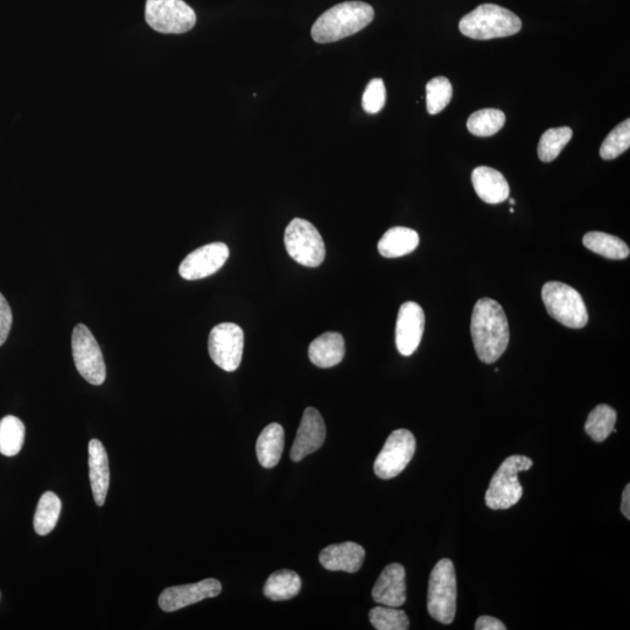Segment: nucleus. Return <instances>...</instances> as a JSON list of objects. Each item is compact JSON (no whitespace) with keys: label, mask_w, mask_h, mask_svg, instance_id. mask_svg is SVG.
Listing matches in <instances>:
<instances>
[{"label":"nucleus","mask_w":630,"mask_h":630,"mask_svg":"<svg viewBox=\"0 0 630 630\" xmlns=\"http://www.w3.org/2000/svg\"><path fill=\"white\" fill-rule=\"evenodd\" d=\"M229 258L227 244L216 242L203 245L189 254L179 266L180 276L198 280L214 275Z\"/></svg>","instance_id":"f8f14e48"},{"label":"nucleus","mask_w":630,"mask_h":630,"mask_svg":"<svg viewBox=\"0 0 630 630\" xmlns=\"http://www.w3.org/2000/svg\"><path fill=\"white\" fill-rule=\"evenodd\" d=\"M301 590V579L291 570L272 573L264 585V595L273 601L290 600L297 597Z\"/></svg>","instance_id":"5701e85b"},{"label":"nucleus","mask_w":630,"mask_h":630,"mask_svg":"<svg viewBox=\"0 0 630 630\" xmlns=\"http://www.w3.org/2000/svg\"><path fill=\"white\" fill-rule=\"evenodd\" d=\"M425 328L423 308L413 301L404 303L399 308L396 324V346L403 356L416 352L422 341Z\"/></svg>","instance_id":"4468645a"},{"label":"nucleus","mask_w":630,"mask_h":630,"mask_svg":"<svg viewBox=\"0 0 630 630\" xmlns=\"http://www.w3.org/2000/svg\"><path fill=\"white\" fill-rule=\"evenodd\" d=\"M285 247L297 263L307 268H317L326 257L324 238L311 222L294 219L286 227Z\"/></svg>","instance_id":"0eeeda50"},{"label":"nucleus","mask_w":630,"mask_h":630,"mask_svg":"<svg viewBox=\"0 0 630 630\" xmlns=\"http://www.w3.org/2000/svg\"><path fill=\"white\" fill-rule=\"evenodd\" d=\"M12 322L13 315L11 307L3 294L0 293V347H2L7 338H9Z\"/></svg>","instance_id":"72a5a7b5"},{"label":"nucleus","mask_w":630,"mask_h":630,"mask_svg":"<svg viewBox=\"0 0 630 630\" xmlns=\"http://www.w3.org/2000/svg\"><path fill=\"white\" fill-rule=\"evenodd\" d=\"M542 299L551 318L565 327L579 329L586 326L588 313L583 297L573 287L560 282L543 286Z\"/></svg>","instance_id":"423d86ee"},{"label":"nucleus","mask_w":630,"mask_h":630,"mask_svg":"<svg viewBox=\"0 0 630 630\" xmlns=\"http://www.w3.org/2000/svg\"><path fill=\"white\" fill-rule=\"evenodd\" d=\"M244 347L243 329L233 322H223L209 334V355L217 367L224 371H235L242 362Z\"/></svg>","instance_id":"9b49d317"},{"label":"nucleus","mask_w":630,"mask_h":630,"mask_svg":"<svg viewBox=\"0 0 630 630\" xmlns=\"http://www.w3.org/2000/svg\"><path fill=\"white\" fill-rule=\"evenodd\" d=\"M285 434L283 426L272 423L265 427L257 439L256 453L259 464L264 468L278 465L284 451Z\"/></svg>","instance_id":"412c9836"},{"label":"nucleus","mask_w":630,"mask_h":630,"mask_svg":"<svg viewBox=\"0 0 630 630\" xmlns=\"http://www.w3.org/2000/svg\"><path fill=\"white\" fill-rule=\"evenodd\" d=\"M326 439L325 420L314 408H307L299 425L296 440L291 448V459L298 462L318 451Z\"/></svg>","instance_id":"2eb2a0df"},{"label":"nucleus","mask_w":630,"mask_h":630,"mask_svg":"<svg viewBox=\"0 0 630 630\" xmlns=\"http://www.w3.org/2000/svg\"><path fill=\"white\" fill-rule=\"evenodd\" d=\"M375 11L367 3L346 2L322 13L312 26V38L318 44H329L354 35L374 20Z\"/></svg>","instance_id":"f03ea898"},{"label":"nucleus","mask_w":630,"mask_h":630,"mask_svg":"<svg viewBox=\"0 0 630 630\" xmlns=\"http://www.w3.org/2000/svg\"><path fill=\"white\" fill-rule=\"evenodd\" d=\"M145 19L164 34L186 33L196 24V14L184 0H146Z\"/></svg>","instance_id":"6e6552de"},{"label":"nucleus","mask_w":630,"mask_h":630,"mask_svg":"<svg viewBox=\"0 0 630 630\" xmlns=\"http://www.w3.org/2000/svg\"><path fill=\"white\" fill-rule=\"evenodd\" d=\"M476 630H506L507 627L500 620L493 618V616L482 615L475 622Z\"/></svg>","instance_id":"f704fd0d"},{"label":"nucleus","mask_w":630,"mask_h":630,"mask_svg":"<svg viewBox=\"0 0 630 630\" xmlns=\"http://www.w3.org/2000/svg\"><path fill=\"white\" fill-rule=\"evenodd\" d=\"M25 441V425L18 417L6 416L0 420V453L14 457Z\"/></svg>","instance_id":"a878e982"},{"label":"nucleus","mask_w":630,"mask_h":630,"mask_svg":"<svg viewBox=\"0 0 630 630\" xmlns=\"http://www.w3.org/2000/svg\"><path fill=\"white\" fill-rule=\"evenodd\" d=\"M371 625L377 630H406L410 628L408 615L402 609L378 606L369 613Z\"/></svg>","instance_id":"c756f323"},{"label":"nucleus","mask_w":630,"mask_h":630,"mask_svg":"<svg viewBox=\"0 0 630 630\" xmlns=\"http://www.w3.org/2000/svg\"><path fill=\"white\" fill-rule=\"evenodd\" d=\"M583 243L588 250L608 259H626L630 255V250L626 242L621 238L600 233V231H591L583 238Z\"/></svg>","instance_id":"b1692460"},{"label":"nucleus","mask_w":630,"mask_h":630,"mask_svg":"<svg viewBox=\"0 0 630 630\" xmlns=\"http://www.w3.org/2000/svg\"><path fill=\"white\" fill-rule=\"evenodd\" d=\"M62 504L58 497L52 492L42 494L37 511L34 515V529L40 536H46L52 532L59 521Z\"/></svg>","instance_id":"393cba45"},{"label":"nucleus","mask_w":630,"mask_h":630,"mask_svg":"<svg viewBox=\"0 0 630 630\" xmlns=\"http://www.w3.org/2000/svg\"><path fill=\"white\" fill-rule=\"evenodd\" d=\"M522 21L504 7L482 4L460 20L459 30L475 40L506 38L521 31Z\"/></svg>","instance_id":"7ed1b4c3"},{"label":"nucleus","mask_w":630,"mask_h":630,"mask_svg":"<svg viewBox=\"0 0 630 630\" xmlns=\"http://www.w3.org/2000/svg\"><path fill=\"white\" fill-rule=\"evenodd\" d=\"M506 123V115L497 109H483L474 112L467 121V129L474 136L490 137L499 132Z\"/></svg>","instance_id":"cd10ccee"},{"label":"nucleus","mask_w":630,"mask_h":630,"mask_svg":"<svg viewBox=\"0 0 630 630\" xmlns=\"http://www.w3.org/2000/svg\"><path fill=\"white\" fill-rule=\"evenodd\" d=\"M510 205H515V200H510Z\"/></svg>","instance_id":"e433bc0d"},{"label":"nucleus","mask_w":630,"mask_h":630,"mask_svg":"<svg viewBox=\"0 0 630 630\" xmlns=\"http://www.w3.org/2000/svg\"><path fill=\"white\" fill-rule=\"evenodd\" d=\"M621 511H622L623 516H625L627 520H630V485L629 483L626 486V488L623 489Z\"/></svg>","instance_id":"c9c22d12"},{"label":"nucleus","mask_w":630,"mask_h":630,"mask_svg":"<svg viewBox=\"0 0 630 630\" xmlns=\"http://www.w3.org/2000/svg\"><path fill=\"white\" fill-rule=\"evenodd\" d=\"M472 182L479 198L490 205H497L509 198L508 181L494 168L487 166L475 168L472 173Z\"/></svg>","instance_id":"6ab92c4d"},{"label":"nucleus","mask_w":630,"mask_h":630,"mask_svg":"<svg viewBox=\"0 0 630 630\" xmlns=\"http://www.w3.org/2000/svg\"><path fill=\"white\" fill-rule=\"evenodd\" d=\"M532 465L534 461L524 455H511L504 460L490 480L485 496L488 508L506 510L515 506L523 495L518 473L529 471Z\"/></svg>","instance_id":"39448f33"},{"label":"nucleus","mask_w":630,"mask_h":630,"mask_svg":"<svg viewBox=\"0 0 630 630\" xmlns=\"http://www.w3.org/2000/svg\"><path fill=\"white\" fill-rule=\"evenodd\" d=\"M471 333L476 355L492 364L506 352L510 340L509 324L502 306L494 299L482 298L475 304Z\"/></svg>","instance_id":"f257e3e1"},{"label":"nucleus","mask_w":630,"mask_h":630,"mask_svg":"<svg viewBox=\"0 0 630 630\" xmlns=\"http://www.w3.org/2000/svg\"><path fill=\"white\" fill-rule=\"evenodd\" d=\"M385 100H387V93H385L383 80H371L362 97L363 110L367 114L375 115L383 109Z\"/></svg>","instance_id":"473e14b6"},{"label":"nucleus","mask_w":630,"mask_h":630,"mask_svg":"<svg viewBox=\"0 0 630 630\" xmlns=\"http://www.w3.org/2000/svg\"><path fill=\"white\" fill-rule=\"evenodd\" d=\"M345 352V339L335 332L321 334L308 348L311 362L319 368L338 366L345 357Z\"/></svg>","instance_id":"aec40b11"},{"label":"nucleus","mask_w":630,"mask_h":630,"mask_svg":"<svg viewBox=\"0 0 630 630\" xmlns=\"http://www.w3.org/2000/svg\"><path fill=\"white\" fill-rule=\"evenodd\" d=\"M457 576L451 559H441L433 567L427 592V611L434 620L451 625L457 613Z\"/></svg>","instance_id":"20e7f679"},{"label":"nucleus","mask_w":630,"mask_h":630,"mask_svg":"<svg viewBox=\"0 0 630 630\" xmlns=\"http://www.w3.org/2000/svg\"><path fill=\"white\" fill-rule=\"evenodd\" d=\"M572 135L573 131L567 126L544 132L538 145L539 159L543 163H551L564 150V147L570 143Z\"/></svg>","instance_id":"c85d7f7f"},{"label":"nucleus","mask_w":630,"mask_h":630,"mask_svg":"<svg viewBox=\"0 0 630 630\" xmlns=\"http://www.w3.org/2000/svg\"><path fill=\"white\" fill-rule=\"evenodd\" d=\"M616 411L606 404L598 405L587 418L585 431L594 441L602 443L615 431Z\"/></svg>","instance_id":"bb28decb"},{"label":"nucleus","mask_w":630,"mask_h":630,"mask_svg":"<svg viewBox=\"0 0 630 630\" xmlns=\"http://www.w3.org/2000/svg\"><path fill=\"white\" fill-rule=\"evenodd\" d=\"M453 87L446 77H434L426 84V105L430 115H437L450 104Z\"/></svg>","instance_id":"7c9ffc66"},{"label":"nucleus","mask_w":630,"mask_h":630,"mask_svg":"<svg viewBox=\"0 0 630 630\" xmlns=\"http://www.w3.org/2000/svg\"><path fill=\"white\" fill-rule=\"evenodd\" d=\"M366 558V551L360 544L345 542L327 546L320 552V564L328 571L355 573Z\"/></svg>","instance_id":"f3484780"},{"label":"nucleus","mask_w":630,"mask_h":630,"mask_svg":"<svg viewBox=\"0 0 630 630\" xmlns=\"http://www.w3.org/2000/svg\"><path fill=\"white\" fill-rule=\"evenodd\" d=\"M373 599L378 605L401 607L406 601V583L404 566L390 564L378 577L373 588Z\"/></svg>","instance_id":"dca6fc26"},{"label":"nucleus","mask_w":630,"mask_h":630,"mask_svg":"<svg viewBox=\"0 0 630 630\" xmlns=\"http://www.w3.org/2000/svg\"><path fill=\"white\" fill-rule=\"evenodd\" d=\"M89 476L91 490L98 507H102L107 499L110 485L108 453L100 440L93 439L88 446Z\"/></svg>","instance_id":"a211bd4d"},{"label":"nucleus","mask_w":630,"mask_h":630,"mask_svg":"<svg viewBox=\"0 0 630 630\" xmlns=\"http://www.w3.org/2000/svg\"><path fill=\"white\" fill-rule=\"evenodd\" d=\"M416 438L409 430L392 432L377 455L374 471L378 478L390 480L401 474L416 452Z\"/></svg>","instance_id":"9d476101"},{"label":"nucleus","mask_w":630,"mask_h":630,"mask_svg":"<svg viewBox=\"0 0 630 630\" xmlns=\"http://www.w3.org/2000/svg\"><path fill=\"white\" fill-rule=\"evenodd\" d=\"M72 348L76 369L84 380L93 385L103 384L107 377V367L102 350L86 325L75 326Z\"/></svg>","instance_id":"1a4fd4ad"},{"label":"nucleus","mask_w":630,"mask_h":630,"mask_svg":"<svg viewBox=\"0 0 630 630\" xmlns=\"http://www.w3.org/2000/svg\"><path fill=\"white\" fill-rule=\"evenodd\" d=\"M418 245L419 235L417 231L405 227H394L383 235L377 248L383 257L397 258L411 254Z\"/></svg>","instance_id":"4be33fe9"},{"label":"nucleus","mask_w":630,"mask_h":630,"mask_svg":"<svg viewBox=\"0 0 630 630\" xmlns=\"http://www.w3.org/2000/svg\"><path fill=\"white\" fill-rule=\"evenodd\" d=\"M222 591L219 580L209 578L196 584L168 587L160 594L159 606L164 612H177L205 599L215 598Z\"/></svg>","instance_id":"ddd939ff"},{"label":"nucleus","mask_w":630,"mask_h":630,"mask_svg":"<svg viewBox=\"0 0 630 630\" xmlns=\"http://www.w3.org/2000/svg\"><path fill=\"white\" fill-rule=\"evenodd\" d=\"M630 146V121L622 122L609 133L600 147V156L605 160H612L621 156Z\"/></svg>","instance_id":"2f4dec72"}]
</instances>
